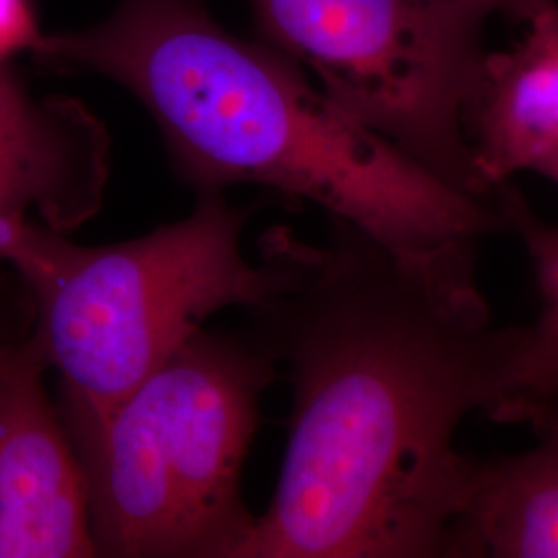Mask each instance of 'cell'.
<instances>
[{"label": "cell", "instance_id": "1", "mask_svg": "<svg viewBox=\"0 0 558 558\" xmlns=\"http://www.w3.org/2000/svg\"><path fill=\"white\" fill-rule=\"evenodd\" d=\"M259 242L271 286L255 339L286 366L292 420L271 507L239 558L461 557L478 463L472 412L499 420L509 327L476 276L430 271L352 223Z\"/></svg>", "mask_w": 558, "mask_h": 558}, {"label": "cell", "instance_id": "2", "mask_svg": "<svg viewBox=\"0 0 558 558\" xmlns=\"http://www.w3.org/2000/svg\"><path fill=\"white\" fill-rule=\"evenodd\" d=\"M133 92L199 193L257 184L311 201L430 271L476 274L478 240L507 232L499 197L461 193L383 140L269 44L240 40L191 0H124L34 48Z\"/></svg>", "mask_w": 558, "mask_h": 558}, {"label": "cell", "instance_id": "3", "mask_svg": "<svg viewBox=\"0 0 558 558\" xmlns=\"http://www.w3.org/2000/svg\"><path fill=\"white\" fill-rule=\"evenodd\" d=\"M246 220L218 191L199 193L189 218L112 246H80L27 218L0 228V260L29 290L69 433L100 424L214 313L259 306L271 278L242 253Z\"/></svg>", "mask_w": 558, "mask_h": 558}, {"label": "cell", "instance_id": "4", "mask_svg": "<svg viewBox=\"0 0 558 558\" xmlns=\"http://www.w3.org/2000/svg\"><path fill=\"white\" fill-rule=\"evenodd\" d=\"M276 377L255 336L201 329L100 424L69 433L100 557L239 558L257 521L242 465Z\"/></svg>", "mask_w": 558, "mask_h": 558}, {"label": "cell", "instance_id": "5", "mask_svg": "<svg viewBox=\"0 0 558 558\" xmlns=\"http://www.w3.org/2000/svg\"><path fill=\"white\" fill-rule=\"evenodd\" d=\"M260 38L408 158L493 199L474 168L465 112L495 13L476 0H248Z\"/></svg>", "mask_w": 558, "mask_h": 558}, {"label": "cell", "instance_id": "6", "mask_svg": "<svg viewBox=\"0 0 558 558\" xmlns=\"http://www.w3.org/2000/svg\"><path fill=\"white\" fill-rule=\"evenodd\" d=\"M46 368L34 333L0 352V558L96 557L87 476Z\"/></svg>", "mask_w": 558, "mask_h": 558}, {"label": "cell", "instance_id": "7", "mask_svg": "<svg viewBox=\"0 0 558 558\" xmlns=\"http://www.w3.org/2000/svg\"><path fill=\"white\" fill-rule=\"evenodd\" d=\"M108 140L75 101L36 104L23 85L0 94V228L36 209L52 230H75L100 207Z\"/></svg>", "mask_w": 558, "mask_h": 558}, {"label": "cell", "instance_id": "8", "mask_svg": "<svg viewBox=\"0 0 558 558\" xmlns=\"http://www.w3.org/2000/svg\"><path fill=\"white\" fill-rule=\"evenodd\" d=\"M527 25L515 48L486 54L465 112L476 177L488 195L558 158V4Z\"/></svg>", "mask_w": 558, "mask_h": 558}, {"label": "cell", "instance_id": "9", "mask_svg": "<svg viewBox=\"0 0 558 558\" xmlns=\"http://www.w3.org/2000/svg\"><path fill=\"white\" fill-rule=\"evenodd\" d=\"M532 426L534 449L478 465L461 557L558 558V403Z\"/></svg>", "mask_w": 558, "mask_h": 558}, {"label": "cell", "instance_id": "10", "mask_svg": "<svg viewBox=\"0 0 558 558\" xmlns=\"http://www.w3.org/2000/svg\"><path fill=\"white\" fill-rule=\"evenodd\" d=\"M497 197L507 232L518 234L534 263L542 296L538 319L509 327L499 422L534 424L558 403V228L539 220L509 182Z\"/></svg>", "mask_w": 558, "mask_h": 558}, {"label": "cell", "instance_id": "11", "mask_svg": "<svg viewBox=\"0 0 558 558\" xmlns=\"http://www.w3.org/2000/svg\"><path fill=\"white\" fill-rule=\"evenodd\" d=\"M40 40L29 0H0V62Z\"/></svg>", "mask_w": 558, "mask_h": 558}, {"label": "cell", "instance_id": "12", "mask_svg": "<svg viewBox=\"0 0 558 558\" xmlns=\"http://www.w3.org/2000/svg\"><path fill=\"white\" fill-rule=\"evenodd\" d=\"M490 7L495 13H505L518 21H532L548 7L557 4V0H476Z\"/></svg>", "mask_w": 558, "mask_h": 558}, {"label": "cell", "instance_id": "13", "mask_svg": "<svg viewBox=\"0 0 558 558\" xmlns=\"http://www.w3.org/2000/svg\"><path fill=\"white\" fill-rule=\"evenodd\" d=\"M539 174H542V177H546V179L553 180V182L558 186V158L548 161V163L539 170Z\"/></svg>", "mask_w": 558, "mask_h": 558}, {"label": "cell", "instance_id": "14", "mask_svg": "<svg viewBox=\"0 0 558 558\" xmlns=\"http://www.w3.org/2000/svg\"><path fill=\"white\" fill-rule=\"evenodd\" d=\"M9 341V338H4V336H0V352H2V348H4V343Z\"/></svg>", "mask_w": 558, "mask_h": 558}]
</instances>
